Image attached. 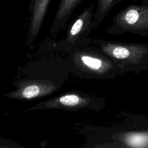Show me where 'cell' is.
Segmentation results:
<instances>
[{
    "label": "cell",
    "instance_id": "cell-4",
    "mask_svg": "<svg viewBox=\"0 0 148 148\" xmlns=\"http://www.w3.org/2000/svg\"><path fill=\"white\" fill-rule=\"evenodd\" d=\"M105 105V101L102 98L81 91H72L43 101L27 110L32 111L39 109H62L78 111L86 109L98 111L103 108Z\"/></svg>",
    "mask_w": 148,
    "mask_h": 148
},
{
    "label": "cell",
    "instance_id": "cell-5",
    "mask_svg": "<svg viewBox=\"0 0 148 148\" xmlns=\"http://www.w3.org/2000/svg\"><path fill=\"white\" fill-rule=\"evenodd\" d=\"M94 4L86 8L68 26L64 39L56 42V49L68 54L73 49L90 45L89 35L92 29L91 24L94 14Z\"/></svg>",
    "mask_w": 148,
    "mask_h": 148
},
{
    "label": "cell",
    "instance_id": "cell-2",
    "mask_svg": "<svg viewBox=\"0 0 148 148\" xmlns=\"http://www.w3.org/2000/svg\"><path fill=\"white\" fill-rule=\"evenodd\" d=\"M98 47L117 66L120 76L129 72L138 74L148 69V44L124 43L91 38V43Z\"/></svg>",
    "mask_w": 148,
    "mask_h": 148
},
{
    "label": "cell",
    "instance_id": "cell-10",
    "mask_svg": "<svg viewBox=\"0 0 148 148\" xmlns=\"http://www.w3.org/2000/svg\"><path fill=\"white\" fill-rule=\"evenodd\" d=\"M123 0H98L97 10L94 13L91 27L97 28L105 18L112 8Z\"/></svg>",
    "mask_w": 148,
    "mask_h": 148
},
{
    "label": "cell",
    "instance_id": "cell-6",
    "mask_svg": "<svg viewBox=\"0 0 148 148\" xmlns=\"http://www.w3.org/2000/svg\"><path fill=\"white\" fill-rule=\"evenodd\" d=\"M16 90L5 94L9 99L31 100L43 98L53 94L59 87L47 79H27L13 83Z\"/></svg>",
    "mask_w": 148,
    "mask_h": 148
},
{
    "label": "cell",
    "instance_id": "cell-8",
    "mask_svg": "<svg viewBox=\"0 0 148 148\" xmlns=\"http://www.w3.org/2000/svg\"><path fill=\"white\" fill-rule=\"evenodd\" d=\"M139 126V125H138ZM143 127V126H141ZM120 131L112 136L114 147L148 148V127Z\"/></svg>",
    "mask_w": 148,
    "mask_h": 148
},
{
    "label": "cell",
    "instance_id": "cell-7",
    "mask_svg": "<svg viewBox=\"0 0 148 148\" xmlns=\"http://www.w3.org/2000/svg\"><path fill=\"white\" fill-rule=\"evenodd\" d=\"M51 0H31L28 11L29 22L26 45L31 47L38 36Z\"/></svg>",
    "mask_w": 148,
    "mask_h": 148
},
{
    "label": "cell",
    "instance_id": "cell-9",
    "mask_svg": "<svg viewBox=\"0 0 148 148\" xmlns=\"http://www.w3.org/2000/svg\"><path fill=\"white\" fill-rule=\"evenodd\" d=\"M83 0H60L50 32L54 35L64 27L76 8Z\"/></svg>",
    "mask_w": 148,
    "mask_h": 148
},
{
    "label": "cell",
    "instance_id": "cell-3",
    "mask_svg": "<svg viewBox=\"0 0 148 148\" xmlns=\"http://www.w3.org/2000/svg\"><path fill=\"white\" fill-rule=\"evenodd\" d=\"M130 32L148 36V0L131 4L119 12L106 30L108 34L118 35Z\"/></svg>",
    "mask_w": 148,
    "mask_h": 148
},
{
    "label": "cell",
    "instance_id": "cell-1",
    "mask_svg": "<svg viewBox=\"0 0 148 148\" xmlns=\"http://www.w3.org/2000/svg\"><path fill=\"white\" fill-rule=\"evenodd\" d=\"M66 60L70 71L80 77L110 80L120 76L115 63L94 45L73 49L67 54Z\"/></svg>",
    "mask_w": 148,
    "mask_h": 148
}]
</instances>
